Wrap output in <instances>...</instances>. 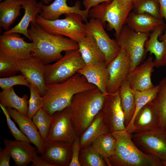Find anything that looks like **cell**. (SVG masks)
Returning a JSON list of instances; mask_svg holds the SVG:
<instances>
[{
	"mask_svg": "<svg viewBox=\"0 0 166 166\" xmlns=\"http://www.w3.org/2000/svg\"><path fill=\"white\" fill-rule=\"evenodd\" d=\"M28 33L33 44L32 56L45 65L57 61L63 56V51L78 49L77 42L66 37L50 33L32 21Z\"/></svg>",
	"mask_w": 166,
	"mask_h": 166,
	"instance_id": "6da1fadb",
	"label": "cell"
},
{
	"mask_svg": "<svg viewBox=\"0 0 166 166\" xmlns=\"http://www.w3.org/2000/svg\"><path fill=\"white\" fill-rule=\"evenodd\" d=\"M46 85L47 91L42 96V108L51 115L69 106L76 94L97 88L77 73L63 82Z\"/></svg>",
	"mask_w": 166,
	"mask_h": 166,
	"instance_id": "7a4b0ae2",
	"label": "cell"
},
{
	"mask_svg": "<svg viewBox=\"0 0 166 166\" xmlns=\"http://www.w3.org/2000/svg\"><path fill=\"white\" fill-rule=\"evenodd\" d=\"M116 140L115 152L104 160L109 166H163L159 158L146 155L135 145L126 129L111 132Z\"/></svg>",
	"mask_w": 166,
	"mask_h": 166,
	"instance_id": "3957f363",
	"label": "cell"
},
{
	"mask_svg": "<svg viewBox=\"0 0 166 166\" xmlns=\"http://www.w3.org/2000/svg\"><path fill=\"white\" fill-rule=\"evenodd\" d=\"M105 97L97 87L74 96L69 107L78 136L81 135L101 110Z\"/></svg>",
	"mask_w": 166,
	"mask_h": 166,
	"instance_id": "277c9868",
	"label": "cell"
},
{
	"mask_svg": "<svg viewBox=\"0 0 166 166\" xmlns=\"http://www.w3.org/2000/svg\"><path fill=\"white\" fill-rule=\"evenodd\" d=\"M132 10V3L112 0L109 3L103 2L92 7L89 10V17L98 19L104 27L107 22V29L114 30L117 39Z\"/></svg>",
	"mask_w": 166,
	"mask_h": 166,
	"instance_id": "5b68a950",
	"label": "cell"
},
{
	"mask_svg": "<svg viewBox=\"0 0 166 166\" xmlns=\"http://www.w3.org/2000/svg\"><path fill=\"white\" fill-rule=\"evenodd\" d=\"M63 19L47 20L39 14L35 19L36 23L46 31L65 36L78 42L86 35L85 24L82 17L75 13L64 14Z\"/></svg>",
	"mask_w": 166,
	"mask_h": 166,
	"instance_id": "8992f818",
	"label": "cell"
},
{
	"mask_svg": "<svg viewBox=\"0 0 166 166\" xmlns=\"http://www.w3.org/2000/svg\"><path fill=\"white\" fill-rule=\"evenodd\" d=\"M85 65L78 49L65 52L64 55L55 63L45 65L46 85L65 81Z\"/></svg>",
	"mask_w": 166,
	"mask_h": 166,
	"instance_id": "52a82bcc",
	"label": "cell"
},
{
	"mask_svg": "<svg viewBox=\"0 0 166 166\" xmlns=\"http://www.w3.org/2000/svg\"><path fill=\"white\" fill-rule=\"evenodd\" d=\"M150 33L136 32L124 25L117 39L121 48L126 52L130 60L129 73L139 65L146 54L145 45Z\"/></svg>",
	"mask_w": 166,
	"mask_h": 166,
	"instance_id": "ba28073f",
	"label": "cell"
},
{
	"mask_svg": "<svg viewBox=\"0 0 166 166\" xmlns=\"http://www.w3.org/2000/svg\"><path fill=\"white\" fill-rule=\"evenodd\" d=\"M78 136L69 106L54 113L45 142L62 141L73 143Z\"/></svg>",
	"mask_w": 166,
	"mask_h": 166,
	"instance_id": "9c48e42d",
	"label": "cell"
},
{
	"mask_svg": "<svg viewBox=\"0 0 166 166\" xmlns=\"http://www.w3.org/2000/svg\"><path fill=\"white\" fill-rule=\"evenodd\" d=\"M165 131L158 130L132 134V140L143 153L166 160V136Z\"/></svg>",
	"mask_w": 166,
	"mask_h": 166,
	"instance_id": "30bf717a",
	"label": "cell"
},
{
	"mask_svg": "<svg viewBox=\"0 0 166 166\" xmlns=\"http://www.w3.org/2000/svg\"><path fill=\"white\" fill-rule=\"evenodd\" d=\"M86 34L92 36L104 54L107 65L118 55L121 50L117 40L111 38L105 31L101 22L95 18L85 22Z\"/></svg>",
	"mask_w": 166,
	"mask_h": 166,
	"instance_id": "8fae6325",
	"label": "cell"
},
{
	"mask_svg": "<svg viewBox=\"0 0 166 166\" xmlns=\"http://www.w3.org/2000/svg\"><path fill=\"white\" fill-rule=\"evenodd\" d=\"M101 111L103 121L111 132L125 129L119 92L105 95Z\"/></svg>",
	"mask_w": 166,
	"mask_h": 166,
	"instance_id": "7c38bea8",
	"label": "cell"
},
{
	"mask_svg": "<svg viewBox=\"0 0 166 166\" xmlns=\"http://www.w3.org/2000/svg\"><path fill=\"white\" fill-rule=\"evenodd\" d=\"M117 57L107 66L109 79L107 85L108 93L119 92L129 73L130 60L122 49Z\"/></svg>",
	"mask_w": 166,
	"mask_h": 166,
	"instance_id": "4fadbf2b",
	"label": "cell"
},
{
	"mask_svg": "<svg viewBox=\"0 0 166 166\" xmlns=\"http://www.w3.org/2000/svg\"><path fill=\"white\" fill-rule=\"evenodd\" d=\"M32 43L26 42L20 34L12 33L0 36V52L18 61L32 56Z\"/></svg>",
	"mask_w": 166,
	"mask_h": 166,
	"instance_id": "5bb4252c",
	"label": "cell"
},
{
	"mask_svg": "<svg viewBox=\"0 0 166 166\" xmlns=\"http://www.w3.org/2000/svg\"><path fill=\"white\" fill-rule=\"evenodd\" d=\"M19 72L26 77L30 84L37 89L40 95L46 93L45 65L38 58L32 56L29 58L18 61Z\"/></svg>",
	"mask_w": 166,
	"mask_h": 166,
	"instance_id": "9a60e30c",
	"label": "cell"
},
{
	"mask_svg": "<svg viewBox=\"0 0 166 166\" xmlns=\"http://www.w3.org/2000/svg\"><path fill=\"white\" fill-rule=\"evenodd\" d=\"M73 143L62 141L45 142L41 157L53 166H69Z\"/></svg>",
	"mask_w": 166,
	"mask_h": 166,
	"instance_id": "2e32d148",
	"label": "cell"
},
{
	"mask_svg": "<svg viewBox=\"0 0 166 166\" xmlns=\"http://www.w3.org/2000/svg\"><path fill=\"white\" fill-rule=\"evenodd\" d=\"M67 0H54L48 5L43 4L40 15L45 20L51 21L59 19L63 14L75 13L81 15L84 21H87L89 10L81 9L79 1H77L74 6H69L67 4Z\"/></svg>",
	"mask_w": 166,
	"mask_h": 166,
	"instance_id": "e0dca14e",
	"label": "cell"
},
{
	"mask_svg": "<svg viewBox=\"0 0 166 166\" xmlns=\"http://www.w3.org/2000/svg\"><path fill=\"white\" fill-rule=\"evenodd\" d=\"M154 67L152 57H149L143 63L129 73L126 79L130 87L135 91H141L153 87L151 76Z\"/></svg>",
	"mask_w": 166,
	"mask_h": 166,
	"instance_id": "ac0fdd59",
	"label": "cell"
},
{
	"mask_svg": "<svg viewBox=\"0 0 166 166\" xmlns=\"http://www.w3.org/2000/svg\"><path fill=\"white\" fill-rule=\"evenodd\" d=\"M11 117L18 125L20 131L29 139L30 142L37 148L38 153L42 154L45 142L32 119L23 115L15 109L6 107Z\"/></svg>",
	"mask_w": 166,
	"mask_h": 166,
	"instance_id": "d6986e66",
	"label": "cell"
},
{
	"mask_svg": "<svg viewBox=\"0 0 166 166\" xmlns=\"http://www.w3.org/2000/svg\"><path fill=\"white\" fill-rule=\"evenodd\" d=\"M3 142L16 166H27L38 152L37 148L33 147L29 142L5 138Z\"/></svg>",
	"mask_w": 166,
	"mask_h": 166,
	"instance_id": "ffe728a7",
	"label": "cell"
},
{
	"mask_svg": "<svg viewBox=\"0 0 166 166\" xmlns=\"http://www.w3.org/2000/svg\"><path fill=\"white\" fill-rule=\"evenodd\" d=\"M159 119L152 101L138 112L132 123V133L155 131L160 128Z\"/></svg>",
	"mask_w": 166,
	"mask_h": 166,
	"instance_id": "44dd1931",
	"label": "cell"
},
{
	"mask_svg": "<svg viewBox=\"0 0 166 166\" xmlns=\"http://www.w3.org/2000/svg\"><path fill=\"white\" fill-rule=\"evenodd\" d=\"M24 13L20 22L12 28L3 33H17L22 34L31 40L28 33V27L32 21L35 20L37 15L40 14L43 3L36 0H20Z\"/></svg>",
	"mask_w": 166,
	"mask_h": 166,
	"instance_id": "7402d4cb",
	"label": "cell"
},
{
	"mask_svg": "<svg viewBox=\"0 0 166 166\" xmlns=\"http://www.w3.org/2000/svg\"><path fill=\"white\" fill-rule=\"evenodd\" d=\"M77 73L84 76L89 83L96 86L104 94H108L109 73L106 62L85 65Z\"/></svg>",
	"mask_w": 166,
	"mask_h": 166,
	"instance_id": "603a6c76",
	"label": "cell"
},
{
	"mask_svg": "<svg viewBox=\"0 0 166 166\" xmlns=\"http://www.w3.org/2000/svg\"><path fill=\"white\" fill-rule=\"evenodd\" d=\"M164 23L163 19L158 18L146 13H136L131 11L126 24L132 30L138 33H150Z\"/></svg>",
	"mask_w": 166,
	"mask_h": 166,
	"instance_id": "cb8c5ba5",
	"label": "cell"
},
{
	"mask_svg": "<svg viewBox=\"0 0 166 166\" xmlns=\"http://www.w3.org/2000/svg\"><path fill=\"white\" fill-rule=\"evenodd\" d=\"M77 43L78 50L85 65L106 62L104 54L90 35L86 34V35Z\"/></svg>",
	"mask_w": 166,
	"mask_h": 166,
	"instance_id": "d4e9b609",
	"label": "cell"
},
{
	"mask_svg": "<svg viewBox=\"0 0 166 166\" xmlns=\"http://www.w3.org/2000/svg\"><path fill=\"white\" fill-rule=\"evenodd\" d=\"M166 26L164 23L158 26L150 34L146 42L145 48L146 53L149 52L155 56L154 60L155 67L162 66V63L166 54V41L159 40V37L163 33Z\"/></svg>",
	"mask_w": 166,
	"mask_h": 166,
	"instance_id": "484cf974",
	"label": "cell"
},
{
	"mask_svg": "<svg viewBox=\"0 0 166 166\" xmlns=\"http://www.w3.org/2000/svg\"><path fill=\"white\" fill-rule=\"evenodd\" d=\"M109 132H111L103 121L102 113L100 111L80 136L81 148L91 145L98 137Z\"/></svg>",
	"mask_w": 166,
	"mask_h": 166,
	"instance_id": "4316f807",
	"label": "cell"
},
{
	"mask_svg": "<svg viewBox=\"0 0 166 166\" xmlns=\"http://www.w3.org/2000/svg\"><path fill=\"white\" fill-rule=\"evenodd\" d=\"M119 92L126 128L132 121L135 111V90L130 87L128 81L126 79L121 85Z\"/></svg>",
	"mask_w": 166,
	"mask_h": 166,
	"instance_id": "83f0119b",
	"label": "cell"
},
{
	"mask_svg": "<svg viewBox=\"0 0 166 166\" xmlns=\"http://www.w3.org/2000/svg\"><path fill=\"white\" fill-rule=\"evenodd\" d=\"M28 96L22 97L15 93L13 87L2 90L0 93V103L6 107L16 109L21 114L27 116L28 110Z\"/></svg>",
	"mask_w": 166,
	"mask_h": 166,
	"instance_id": "f1b7e54d",
	"label": "cell"
},
{
	"mask_svg": "<svg viewBox=\"0 0 166 166\" xmlns=\"http://www.w3.org/2000/svg\"><path fill=\"white\" fill-rule=\"evenodd\" d=\"M22 8L20 0L4 1L0 3V26L6 31L20 15Z\"/></svg>",
	"mask_w": 166,
	"mask_h": 166,
	"instance_id": "f546056e",
	"label": "cell"
},
{
	"mask_svg": "<svg viewBox=\"0 0 166 166\" xmlns=\"http://www.w3.org/2000/svg\"><path fill=\"white\" fill-rule=\"evenodd\" d=\"M158 90L152 101L159 119L160 128L166 130V77L158 84Z\"/></svg>",
	"mask_w": 166,
	"mask_h": 166,
	"instance_id": "4dcf8cb0",
	"label": "cell"
},
{
	"mask_svg": "<svg viewBox=\"0 0 166 166\" xmlns=\"http://www.w3.org/2000/svg\"><path fill=\"white\" fill-rule=\"evenodd\" d=\"M91 145L105 160L115 152L116 140L112 133L109 132L98 137Z\"/></svg>",
	"mask_w": 166,
	"mask_h": 166,
	"instance_id": "1f68e13d",
	"label": "cell"
},
{
	"mask_svg": "<svg viewBox=\"0 0 166 166\" xmlns=\"http://www.w3.org/2000/svg\"><path fill=\"white\" fill-rule=\"evenodd\" d=\"M158 90V85L153 87L140 91L135 90L136 109L133 117L125 129L132 133V123L135 117L140 110L148 103L152 101L155 98Z\"/></svg>",
	"mask_w": 166,
	"mask_h": 166,
	"instance_id": "d6a6232c",
	"label": "cell"
},
{
	"mask_svg": "<svg viewBox=\"0 0 166 166\" xmlns=\"http://www.w3.org/2000/svg\"><path fill=\"white\" fill-rule=\"evenodd\" d=\"M132 10L136 13H146L163 19L159 0H133Z\"/></svg>",
	"mask_w": 166,
	"mask_h": 166,
	"instance_id": "836d02e7",
	"label": "cell"
},
{
	"mask_svg": "<svg viewBox=\"0 0 166 166\" xmlns=\"http://www.w3.org/2000/svg\"><path fill=\"white\" fill-rule=\"evenodd\" d=\"M81 149L79 160L81 166H108L104 159L91 145Z\"/></svg>",
	"mask_w": 166,
	"mask_h": 166,
	"instance_id": "e575fe53",
	"label": "cell"
},
{
	"mask_svg": "<svg viewBox=\"0 0 166 166\" xmlns=\"http://www.w3.org/2000/svg\"><path fill=\"white\" fill-rule=\"evenodd\" d=\"M52 119V115L41 108L33 116L32 120L38 129L43 141H45L49 132Z\"/></svg>",
	"mask_w": 166,
	"mask_h": 166,
	"instance_id": "d590c367",
	"label": "cell"
},
{
	"mask_svg": "<svg viewBox=\"0 0 166 166\" xmlns=\"http://www.w3.org/2000/svg\"><path fill=\"white\" fill-rule=\"evenodd\" d=\"M18 61L0 52V77L14 76L19 72Z\"/></svg>",
	"mask_w": 166,
	"mask_h": 166,
	"instance_id": "8d00e7d4",
	"label": "cell"
},
{
	"mask_svg": "<svg viewBox=\"0 0 166 166\" xmlns=\"http://www.w3.org/2000/svg\"><path fill=\"white\" fill-rule=\"evenodd\" d=\"M28 87L30 89V96L28 100V110L26 116L32 119L38 110L42 107L43 98L34 85L30 84Z\"/></svg>",
	"mask_w": 166,
	"mask_h": 166,
	"instance_id": "74e56055",
	"label": "cell"
},
{
	"mask_svg": "<svg viewBox=\"0 0 166 166\" xmlns=\"http://www.w3.org/2000/svg\"><path fill=\"white\" fill-rule=\"evenodd\" d=\"M0 106L6 117V123L8 128L12 135L14 138L15 140L30 142L28 138L18 128L14 123L11 120V117L6 107L1 103Z\"/></svg>",
	"mask_w": 166,
	"mask_h": 166,
	"instance_id": "f35d334b",
	"label": "cell"
},
{
	"mask_svg": "<svg viewBox=\"0 0 166 166\" xmlns=\"http://www.w3.org/2000/svg\"><path fill=\"white\" fill-rule=\"evenodd\" d=\"M29 84L26 77L22 74L2 77L0 78V87L2 90L9 89L18 85L28 87Z\"/></svg>",
	"mask_w": 166,
	"mask_h": 166,
	"instance_id": "ab89813d",
	"label": "cell"
},
{
	"mask_svg": "<svg viewBox=\"0 0 166 166\" xmlns=\"http://www.w3.org/2000/svg\"><path fill=\"white\" fill-rule=\"evenodd\" d=\"M80 136H77L73 143L72 158L69 166H81L79 160L81 150Z\"/></svg>",
	"mask_w": 166,
	"mask_h": 166,
	"instance_id": "60d3db41",
	"label": "cell"
},
{
	"mask_svg": "<svg viewBox=\"0 0 166 166\" xmlns=\"http://www.w3.org/2000/svg\"><path fill=\"white\" fill-rule=\"evenodd\" d=\"M10 154L5 148H0V166H9L10 158Z\"/></svg>",
	"mask_w": 166,
	"mask_h": 166,
	"instance_id": "b9f144b4",
	"label": "cell"
},
{
	"mask_svg": "<svg viewBox=\"0 0 166 166\" xmlns=\"http://www.w3.org/2000/svg\"><path fill=\"white\" fill-rule=\"evenodd\" d=\"M112 0H83V3L85 9L90 10L93 6L101 3H109Z\"/></svg>",
	"mask_w": 166,
	"mask_h": 166,
	"instance_id": "7bdbcfd3",
	"label": "cell"
},
{
	"mask_svg": "<svg viewBox=\"0 0 166 166\" xmlns=\"http://www.w3.org/2000/svg\"><path fill=\"white\" fill-rule=\"evenodd\" d=\"M31 162V166H53L41 156L37 154L34 157Z\"/></svg>",
	"mask_w": 166,
	"mask_h": 166,
	"instance_id": "ee69618b",
	"label": "cell"
},
{
	"mask_svg": "<svg viewBox=\"0 0 166 166\" xmlns=\"http://www.w3.org/2000/svg\"><path fill=\"white\" fill-rule=\"evenodd\" d=\"M160 6V12L163 18H164L166 22V0H159ZM166 33V28L164 34Z\"/></svg>",
	"mask_w": 166,
	"mask_h": 166,
	"instance_id": "f6af8a7d",
	"label": "cell"
},
{
	"mask_svg": "<svg viewBox=\"0 0 166 166\" xmlns=\"http://www.w3.org/2000/svg\"><path fill=\"white\" fill-rule=\"evenodd\" d=\"M159 40L160 41L165 40L166 41V33L162 35H160L159 37Z\"/></svg>",
	"mask_w": 166,
	"mask_h": 166,
	"instance_id": "bcb514c9",
	"label": "cell"
},
{
	"mask_svg": "<svg viewBox=\"0 0 166 166\" xmlns=\"http://www.w3.org/2000/svg\"><path fill=\"white\" fill-rule=\"evenodd\" d=\"M40 1L43 2V3L47 4H49L50 2L53 0H40Z\"/></svg>",
	"mask_w": 166,
	"mask_h": 166,
	"instance_id": "7dc6e473",
	"label": "cell"
},
{
	"mask_svg": "<svg viewBox=\"0 0 166 166\" xmlns=\"http://www.w3.org/2000/svg\"><path fill=\"white\" fill-rule=\"evenodd\" d=\"M165 65H166V54L163 60L162 63V66H165Z\"/></svg>",
	"mask_w": 166,
	"mask_h": 166,
	"instance_id": "c3c4849f",
	"label": "cell"
},
{
	"mask_svg": "<svg viewBox=\"0 0 166 166\" xmlns=\"http://www.w3.org/2000/svg\"><path fill=\"white\" fill-rule=\"evenodd\" d=\"M123 2L126 3H132L133 0H122Z\"/></svg>",
	"mask_w": 166,
	"mask_h": 166,
	"instance_id": "681fc988",
	"label": "cell"
},
{
	"mask_svg": "<svg viewBox=\"0 0 166 166\" xmlns=\"http://www.w3.org/2000/svg\"><path fill=\"white\" fill-rule=\"evenodd\" d=\"M162 163L163 166H166V160H162Z\"/></svg>",
	"mask_w": 166,
	"mask_h": 166,
	"instance_id": "f907efd6",
	"label": "cell"
},
{
	"mask_svg": "<svg viewBox=\"0 0 166 166\" xmlns=\"http://www.w3.org/2000/svg\"><path fill=\"white\" fill-rule=\"evenodd\" d=\"M0 1L2 0H0ZM4 1L6 0V1H11V0H4Z\"/></svg>",
	"mask_w": 166,
	"mask_h": 166,
	"instance_id": "816d5d0a",
	"label": "cell"
},
{
	"mask_svg": "<svg viewBox=\"0 0 166 166\" xmlns=\"http://www.w3.org/2000/svg\"><path fill=\"white\" fill-rule=\"evenodd\" d=\"M165 134L166 136V130L165 131Z\"/></svg>",
	"mask_w": 166,
	"mask_h": 166,
	"instance_id": "f5cc1de1",
	"label": "cell"
}]
</instances>
